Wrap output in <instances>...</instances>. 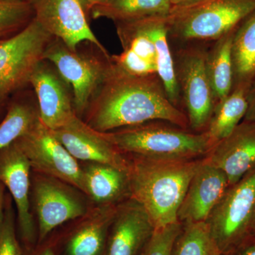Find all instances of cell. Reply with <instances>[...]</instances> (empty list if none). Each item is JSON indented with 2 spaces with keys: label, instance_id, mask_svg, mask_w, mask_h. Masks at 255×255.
Instances as JSON below:
<instances>
[{
  "label": "cell",
  "instance_id": "1",
  "mask_svg": "<svg viewBox=\"0 0 255 255\" xmlns=\"http://www.w3.org/2000/svg\"><path fill=\"white\" fill-rule=\"evenodd\" d=\"M82 117L89 127L101 132L154 121L189 128L187 116L169 100L158 75L134 76L112 60Z\"/></svg>",
  "mask_w": 255,
  "mask_h": 255
},
{
  "label": "cell",
  "instance_id": "2",
  "mask_svg": "<svg viewBox=\"0 0 255 255\" xmlns=\"http://www.w3.org/2000/svg\"><path fill=\"white\" fill-rule=\"evenodd\" d=\"M132 156L128 170L130 198L145 209L155 228L179 222L178 211L203 159L157 160Z\"/></svg>",
  "mask_w": 255,
  "mask_h": 255
},
{
  "label": "cell",
  "instance_id": "3",
  "mask_svg": "<svg viewBox=\"0 0 255 255\" xmlns=\"http://www.w3.org/2000/svg\"><path fill=\"white\" fill-rule=\"evenodd\" d=\"M123 153L157 160H191L206 155L215 145L206 131L187 129L162 121L103 132Z\"/></svg>",
  "mask_w": 255,
  "mask_h": 255
},
{
  "label": "cell",
  "instance_id": "4",
  "mask_svg": "<svg viewBox=\"0 0 255 255\" xmlns=\"http://www.w3.org/2000/svg\"><path fill=\"white\" fill-rule=\"evenodd\" d=\"M255 11V0H202L174 7L167 16L169 42L177 46L211 44Z\"/></svg>",
  "mask_w": 255,
  "mask_h": 255
},
{
  "label": "cell",
  "instance_id": "5",
  "mask_svg": "<svg viewBox=\"0 0 255 255\" xmlns=\"http://www.w3.org/2000/svg\"><path fill=\"white\" fill-rule=\"evenodd\" d=\"M206 223L223 255L255 239V168L228 187Z\"/></svg>",
  "mask_w": 255,
  "mask_h": 255
},
{
  "label": "cell",
  "instance_id": "6",
  "mask_svg": "<svg viewBox=\"0 0 255 255\" xmlns=\"http://www.w3.org/2000/svg\"><path fill=\"white\" fill-rule=\"evenodd\" d=\"M207 48L204 45H187L172 49L181 102L189 127L196 132L206 131L216 105L206 70Z\"/></svg>",
  "mask_w": 255,
  "mask_h": 255
},
{
  "label": "cell",
  "instance_id": "7",
  "mask_svg": "<svg viewBox=\"0 0 255 255\" xmlns=\"http://www.w3.org/2000/svg\"><path fill=\"white\" fill-rule=\"evenodd\" d=\"M53 38L33 18L16 34L0 41V102L29 83Z\"/></svg>",
  "mask_w": 255,
  "mask_h": 255
},
{
  "label": "cell",
  "instance_id": "8",
  "mask_svg": "<svg viewBox=\"0 0 255 255\" xmlns=\"http://www.w3.org/2000/svg\"><path fill=\"white\" fill-rule=\"evenodd\" d=\"M53 64L70 85L75 114L82 118L92 96L103 81L111 60L110 55L100 56L70 49L63 41L53 38L43 55Z\"/></svg>",
  "mask_w": 255,
  "mask_h": 255
},
{
  "label": "cell",
  "instance_id": "9",
  "mask_svg": "<svg viewBox=\"0 0 255 255\" xmlns=\"http://www.w3.org/2000/svg\"><path fill=\"white\" fill-rule=\"evenodd\" d=\"M15 142L40 174L59 179L85 194L83 168L40 119Z\"/></svg>",
  "mask_w": 255,
  "mask_h": 255
},
{
  "label": "cell",
  "instance_id": "10",
  "mask_svg": "<svg viewBox=\"0 0 255 255\" xmlns=\"http://www.w3.org/2000/svg\"><path fill=\"white\" fill-rule=\"evenodd\" d=\"M33 18L47 32L63 42L70 49L78 50L84 42L110 54L89 24L80 0H27Z\"/></svg>",
  "mask_w": 255,
  "mask_h": 255
},
{
  "label": "cell",
  "instance_id": "11",
  "mask_svg": "<svg viewBox=\"0 0 255 255\" xmlns=\"http://www.w3.org/2000/svg\"><path fill=\"white\" fill-rule=\"evenodd\" d=\"M65 184L42 174L35 179L34 200L39 241H43L60 225L87 214L84 201Z\"/></svg>",
  "mask_w": 255,
  "mask_h": 255
},
{
  "label": "cell",
  "instance_id": "12",
  "mask_svg": "<svg viewBox=\"0 0 255 255\" xmlns=\"http://www.w3.org/2000/svg\"><path fill=\"white\" fill-rule=\"evenodd\" d=\"M29 84L36 93L40 120L50 130L63 127L76 114L70 85L48 60L38 64Z\"/></svg>",
  "mask_w": 255,
  "mask_h": 255
},
{
  "label": "cell",
  "instance_id": "13",
  "mask_svg": "<svg viewBox=\"0 0 255 255\" xmlns=\"http://www.w3.org/2000/svg\"><path fill=\"white\" fill-rule=\"evenodd\" d=\"M52 131L77 160L108 164L128 172L130 162L123 152L111 143L103 132L89 127L76 114Z\"/></svg>",
  "mask_w": 255,
  "mask_h": 255
},
{
  "label": "cell",
  "instance_id": "14",
  "mask_svg": "<svg viewBox=\"0 0 255 255\" xmlns=\"http://www.w3.org/2000/svg\"><path fill=\"white\" fill-rule=\"evenodd\" d=\"M155 227L150 216L132 198L117 206L111 225L105 255H139Z\"/></svg>",
  "mask_w": 255,
  "mask_h": 255
},
{
  "label": "cell",
  "instance_id": "15",
  "mask_svg": "<svg viewBox=\"0 0 255 255\" xmlns=\"http://www.w3.org/2000/svg\"><path fill=\"white\" fill-rule=\"evenodd\" d=\"M228 187L226 174L203 159L178 211L179 222H206Z\"/></svg>",
  "mask_w": 255,
  "mask_h": 255
},
{
  "label": "cell",
  "instance_id": "16",
  "mask_svg": "<svg viewBox=\"0 0 255 255\" xmlns=\"http://www.w3.org/2000/svg\"><path fill=\"white\" fill-rule=\"evenodd\" d=\"M204 159L226 174L229 186L255 168V122L243 120Z\"/></svg>",
  "mask_w": 255,
  "mask_h": 255
},
{
  "label": "cell",
  "instance_id": "17",
  "mask_svg": "<svg viewBox=\"0 0 255 255\" xmlns=\"http://www.w3.org/2000/svg\"><path fill=\"white\" fill-rule=\"evenodd\" d=\"M29 162L16 142L0 151V182L8 188L16 204L23 241H34L36 230L30 211Z\"/></svg>",
  "mask_w": 255,
  "mask_h": 255
},
{
  "label": "cell",
  "instance_id": "18",
  "mask_svg": "<svg viewBox=\"0 0 255 255\" xmlns=\"http://www.w3.org/2000/svg\"><path fill=\"white\" fill-rule=\"evenodd\" d=\"M123 51L111 55L112 63L134 76L158 75L157 58L152 40L131 21L116 23Z\"/></svg>",
  "mask_w": 255,
  "mask_h": 255
},
{
  "label": "cell",
  "instance_id": "19",
  "mask_svg": "<svg viewBox=\"0 0 255 255\" xmlns=\"http://www.w3.org/2000/svg\"><path fill=\"white\" fill-rule=\"evenodd\" d=\"M167 16H151L131 22L153 42L157 52L159 78L163 84L169 100L181 109L182 102L174 71L173 53L169 41Z\"/></svg>",
  "mask_w": 255,
  "mask_h": 255
},
{
  "label": "cell",
  "instance_id": "20",
  "mask_svg": "<svg viewBox=\"0 0 255 255\" xmlns=\"http://www.w3.org/2000/svg\"><path fill=\"white\" fill-rule=\"evenodd\" d=\"M85 194L95 202L112 205L129 196L128 172L108 164L90 162L83 168Z\"/></svg>",
  "mask_w": 255,
  "mask_h": 255
},
{
  "label": "cell",
  "instance_id": "21",
  "mask_svg": "<svg viewBox=\"0 0 255 255\" xmlns=\"http://www.w3.org/2000/svg\"><path fill=\"white\" fill-rule=\"evenodd\" d=\"M117 207L114 204L102 205L82 223L69 240L68 255H102Z\"/></svg>",
  "mask_w": 255,
  "mask_h": 255
},
{
  "label": "cell",
  "instance_id": "22",
  "mask_svg": "<svg viewBox=\"0 0 255 255\" xmlns=\"http://www.w3.org/2000/svg\"><path fill=\"white\" fill-rule=\"evenodd\" d=\"M233 85L249 90L255 81V11L239 23L232 43Z\"/></svg>",
  "mask_w": 255,
  "mask_h": 255
},
{
  "label": "cell",
  "instance_id": "23",
  "mask_svg": "<svg viewBox=\"0 0 255 255\" xmlns=\"http://www.w3.org/2000/svg\"><path fill=\"white\" fill-rule=\"evenodd\" d=\"M236 28L211 43V48H207L206 70L216 105L226 98L233 90L232 43Z\"/></svg>",
  "mask_w": 255,
  "mask_h": 255
},
{
  "label": "cell",
  "instance_id": "24",
  "mask_svg": "<svg viewBox=\"0 0 255 255\" xmlns=\"http://www.w3.org/2000/svg\"><path fill=\"white\" fill-rule=\"evenodd\" d=\"M170 0H107L92 9L94 19L107 18L115 23L135 21L151 16H167Z\"/></svg>",
  "mask_w": 255,
  "mask_h": 255
},
{
  "label": "cell",
  "instance_id": "25",
  "mask_svg": "<svg viewBox=\"0 0 255 255\" xmlns=\"http://www.w3.org/2000/svg\"><path fill=\"white\" fill-rule=\"evenodd\" d=\"M248 89L235 87L226 98L215 107L206 131L214 143L229 135L246 117Z\"/></svg>",
  "mask_w": 255,
  "mask_h": 255
},
{
  "label": "cell",
  "instance_id": "26",
  "mask_svg": "<svg viewBox=\"0 0 255 255\" xmlns=\"http://www.w3.org/2000/svg\"><path fill=\"white\" fill-rule=\"evenodd\" d=\"M172 255H223L206 222L182 223Z\"/></svg>",
  "mask_w": 255,
  "mask_h": 255
},
{
  "label": "cell",
  "instance_id": "27",
  "mask_svg": "<svg viewBox=\"0 0 255 255\" xmlns=\"http://www.w3.org/2000/svg\"><path fill=\"white\" fill-rule=\"evenodd\" d=\"M39 119L38 110L28 102H16L0 123V151L24 135Z\"/></svg>",
  "mask_w": 255,
  "mask_h": 255
},
{
  "label": "cell",
  "instance_id": "28",
  "mask_svg": "<svg viewBox=\"0 0 255 255\" xmlns=\"http://www.w3.org/2000/svg\"><path fill=\"white\" fill-rule=\"evenodd\" d=\"M33 11L27 0H0V38L27 26Z\"/></svg>",
  "mask_w": 255,
  "mask_h": 255
},
{
  "label": "cell",
  "instance_id": "29",
  "mask_svg": "<svg viewBox=\"0 0 255 255\" xmlns=\"http://www.w3.org/2000/svg\"><path fill=\"white\" fill-rule=\"evenodd\" d=\"M182 228V223L180 222L156 228L150 241L139 255H172L174 243Z\"/></svg>",
  "mask_w": 255,
  "mask_h": 255
},
{
  "label": "cell",
  "instance_id": "30",
  "mask_svg": "<svg viewBox=\"0 0 255 255\" xmlns=\"http://www.w3.org/2000/svg\"><path fill=\"white\" fill-rule=\"evenodd\" d=\"M0 255H21L15 233L14 217L11 209L3 216L0 225Z\"/></svg>",
  "mask_w": 255,
  "mask_h": 255
},
{
  "label": "cell",
  "instance_id": "31",
  "mask_svg": "<svg viewBox=\"0 0 255 255\" xmlns=\"http://www.w3.org/2000/svg\"><path fill=\"white\" fill-rule=\"evenodd\" d=\"M247 98L248 104V111L243 120L255 122V81L250 87Z\"/></svg>",
  "mask_w": 255,
  "mask_h": 255
},
{
  "label": "cell",
  "instance_id": "32",
  "mask_svg": "<svg viewBox=\"0 0 255 255\" xmlns=\"http://www.w3.org/2000/svg\"><path fill=\"white\" fill-rule=\"evenodd\" d=\"M226 255H255V239Z\"/></svg>",
  "mask_w": 255,
  "mask_h": 255
},
{
  "label": "cell",
  "instance_id": "33",
  "mask_svg": "<svg viewBox=\"0 0 255 255\" xmlns=\"http://www.w3.org/2000/svg\"><path fill=\"white\" fill-rule=\"evenodd\" d=\"M106 1H107V0H80V2H81L82 7L86 13L87 17H88V16H90V12H91L92 9L94 7H95L97 5L105 2Z\"/></svg>",
  "mask_w": 255,
  "mask_h": 255
},
{
  "label": "cell",
  "instance_id": "34",
  "mask_svg": "<svg viewBox=\"0 0 255 255\" xmlns=\"http://www.w3.org/2000/svg\"><path fill=\"white\" fill-rule=\"evenodd\" d=\"M201 1L202 0H170V3L172 8L182 7V6L195 4Z\"/></svg>",
  "mask_w": 255,
  "mask_h": 255
},
{
  "label": "cell",
  "instance_id": "35",
  "mask_svg": "<svg viewBox=\"0 0 255 255\" xmlns=\"http://www.w3.org/2000/svg\"><path fill=\"white\" fill-rule=\"evenodd\" d=\"M4 185L0 182V225L2 221L3 216V204H4Z\"/></svg>",
  "mask_w": 255,
  "mask_h": 255
},
{
  "label": "cell",
  "instance_id": "36",
  "mask_svg": "<svg viewBox=\"0 0 255 255\" xmlns=\"http://www.w3.org/2000/svg\"><path fill=\"white\" fill-rule=\"evenodd\" d=\"M38 255H55L54 251L51 249L50 248H46V249L43 250V251L41 252Z\"/></svg>",
  "mask_w": 255,
  "mask_h": 255
},
{
  "label": "cell",
  "instance_id": "37",
  "mask_svg": "<svg viewBox=\"0 0 255 255\" xmlns=\"http://www.w3.org/2000/svg\"><path fill=\"white\" fill-rule=\"evenodd\" d=\"M1 38H0V41H1Z\"/></svg>",
  "mask_w": 255,
  "mask_h": 255
}]
</instances>
